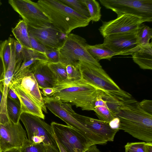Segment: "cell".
Wrapping results in <instances>:
<instances>
[{"label":"cell","mask_w":152,"mask_h":152,"mask_svg":"<svg viewBox=\"0 0 152 152\" xmlns=\"http://www.w3.org/2000/svg\"><path fill=\"white\" fill-rule=\"evenodd\" d=\"M16 64L14 40L11 45V55L10 62L2 82L3 96L0 106V123L5 124L11 121L8 115L7 102L8 90L15 71Z\"/></svg>","instance_id":"cell-16"},{"label":"cell","mask_w":152,"mask_h":152,"mask_svg":"<svg viewBox=\"0 0 152 152\" xmlns=\"http://www.w3.org/2000/svg\"><path fill=\"white\" fill-rule=\"evenodd\" d=\"M86 40L76 34H69L59 49V62L66 66L77 65L80 61L88 62L102 67L88 53L86 49Z\"/></svg>","instance_id":"cell-6"},{"label":"cell","mask_w":152,"mask_h":152,"mask_svg":"<svg viewBox=\"0 0 152 152\" xmlns=\"http://www.w3.org/2000/svg\"><path fill=\"white\" fill-rule=\"evenodd\" d=\"M14 83H17L22 89L41 106L43 111L45 113H47L41 91L32 72L28 73Z\"/></svg>","instance_id":"cell-17"},{"label":"cell","mask_w":152,"mask_h":152,"mask_svg":"<svg viewBox=\"0 0 152 152\" xmlns=\"http://www.w3.org/2000/svg\"><path fill=\"white\" fill-rule=\"evenodd\" d=\"M105 8L112 10L117 17L124 14L134 15L144 22L152 21V0H99Z\"/></svg>","instance_id":"cell-8"},{"label":"cell","mask_w":152,"mask_h":152,"mask_svg":"<svg viewBox=\"0 0 152 152\" xmlns=\"http://www.w3.org/2000/svg\"><path fill=\"white\" fill-rule=\"evenodd\" d=\"M5 73V68L2 58L0 54V83L2 82Z\"/></svg>","instance_id":"cell-39"},{"label":"cell","mask_w":152,"mask_h":152,"mask_svg":"<svg viewBox=\"0 0 152 152\" xmlns=\"http://www.w3.org/2000/svg\"><path fill=\"white\" fill-rule=\"evenodd\" d=\"M79 14L90 19L84 0H60Z\"/></svg>","instance_id":"cell-26"},{"label":"cell","mask_w":152,"mask_h":152,"mask_svg":"<svg viewBox=\"0 0 152 152\" xmlns=\"http://www.w3.org/2000/svg\"><path fill=\"white\" fill-rule=\"evenodd\" d=\"M136 37L139 45L140 47L150 43L152 37V29L148 26L142 23L136 31Z\"/></svg>","instance_id":"cell-23"},{"label":"cell","mask_w":152,"mask_h":152,"mask_svg":"<svg viewBox=\"0 0 152 152\" xmlns=\"http://www.w3.org/2000/svg\"><path fill=\"white\" fill-rule=\"evenodd\" d=\"M3 96V91L2 89V86L1 82L0 83V106L2 100Z\"/></svg>","instance_id":"cell-46"},{"label":"cell","mask_w":152,"mask_h":152,"mask_svg":"<svg viewBox=\"0 0 152 152\" xmlns=\"http://www.w3.org/2000/svg\"><path fill=\"white\" fill-rule=\"evenodd\" d=\"M55 137L67 152H84L93 145L72 127L55 122L50 124Z\"/></svg>","instance_id":"cell-9"},{"label":"cell","mask_w":152,"mask_h":152,"mask_svg":"<svg viewBox=\"0 0 152 152\" xmlns=\"http://www.w3.org/2000/svg\"><path fill=\"white\" fill-rule=\"evenodd\" d=\"M48 65L54 74L58 83L67 80V75L65 65L60 62L56 63H48Z\"/></svg>","instance_id":"cell-28"},{"label":"cell","mask_w":152,"mask_h":152,"mask_svg":"<svg viewBox=\"0 0 152 152\" xmlns=\"http://www.w3.org/2000/svg\"><path fill=\"white\" fill-rule=\"evenodd\" d=\"M20 149V152H47L44 144L33 143L28 139Z\"/></svg>","instance_id":"cell-31"},{"label":"cell","mask_w":152,"mask_h":152,"mask_svg":"<svg viewBox=\"0 0 152 152\" xmlns=\"http://www.w3.org/2000/svg\"><path fill=\"white\" fill-rule=\"evenodd\" d=\"M136 31L114 34L104 37L103 44L113 52L120 55H132L140 48Z\"/></svg>","instance_id":"cell-11"},{"label":"cell","mask_w":152,"mask_h":152,"mask_svg":"<svg viewBox=\"0 0 152 152\" xmlns=\"http://www.w3.org/2000/svg\"><path fill=\"white\" fill-rule=\"evenodd\" d=\"M54 137L58 146L60 152H67V151L63 148V147L61 145L60 143L59 142L58 140L55 137V136Z\"/></svg>","instance_id":"cell-41"},{"label":"cell","mask_w":152,"mask_h":152,"mask_svg":"<svg viewBox=\"0 0 152 152\" xmlns=\"http://www.w3.org/2000/svg\"><path fill=\"white\" fill-rule=\"evenodd\" d=\"M120 120L118 129L139 140L152 142V115L140 107L132 97L122 101L116 115Z\"/></svg>","instance_id":"cell-1"},{"label":"cell","mask_w":152,"mask_h":152,"mask_svg":"<svg viewBox=\"0 0 152 152\" xmlns=\"http://www.w3.org/2000/svg\"><path fill=\"white\" fill-rule=\"evenodd\" d=\"M40 89L53 88L58 83L47 61H39L34 67L32 72Z\"/></svg>","instance_id":"cell-19"},{"label":"cell","mask_w":152,"mask_h":152,"mask_svg":"<svg viewBox=\"0 0 152 152\" xmlns=\"http://www.w3.org/2000/svg\"><path fill=\"white\" fill-rule=\"evenodd\" d=\"M143 22L139 17L125 14L118 16L113 20L103 21L99 30L104 38L114 34L136 31Z\"/></svg>","instance_id":"cell-13"},{"label":"cell","mask_w":152,"mask_h":152,"mask_svg":"<svg viewBox=\"0 0 152 152\" xmlns=\"http://www.w3.org/2000/svg\"><path fill=\"white\" fill-rule=\"evenodd\" d=\"M148 142H128L124 146L125 152H146Z\"/></svg>","instance_id":"cell-32"},{"label":"cell","mask_w":152,"mask_h":152,"mask_svg":"<svg viewBox=\"0 0 152 152\" xmlns=\"http://www.w3.org/2000/svg\"><path fill=\"white\" fill-rule=\"evenodd\" d=\"M139 104L141 108L146 112L152 115V101L144 99L139 102Z\"/></svg>","instance_id":"cell-37"},{"label":"cell","mask_w":152,"mask_h":152,"mask_svg":"<svg viewBox=\"0 0 152 152\" xmlns=\"http://www.w3.org/2000/svg\"><path fill=\"white\" fill-rule=\"evenodd\" d=\"M41 93L45 97L50 96L53 92L54 88H46L40 89Z\"/></svg>","instance_id":"cell-40"},{"label":"cell","mask_w":152,"mask_h":152,"mask_svg":"<svg viewBox=\"0 0 152 152\" xmlns=\"http://www.w3.org/2000/svg\"><path fill=\"white\" fill-rule=\"evenodd\" d=\"M14 44L16 61V64L14 72L15 73L18 70L23 61V47L17 40L15 39Z\"/></svg>","instance_id":"cell-34"},{"label":"cell","mask_w":152,"mask_h":152,"mask_svg":"<svg viewBox=\"0 0 152 152\" xmlns=\"http://www.w3.org/2000/svg\"><path fill=\"white\" fill-rule=\"evenodd\" d=\"M45 106L52 113L65 122L68 126L78 131L93 145H103L107 142L80 123L72 115L70 104L50 97L43 98Z\"/></svg>","instance_id":"cell-5"},{"label":"cell","mask_w":152,"mask_h":152,"mask_svg":"<svg viewBox=\"0 0 152 152\" xmlns=\"http://www.w3.org/2000/svg\"><path fill=\"white\" fill-rule=\"evenodd\" d=\"M23 60L26 61L32 59L48 62V59L45 55L31 48H23Z\"/></svg>","instance_id":"cell-30"},{"label":"cell","mask_w":152,"mask_h":152,"mask_svg":"<svg viewBox=\"0 0 152 152\" xmlns=\"http://www.w3.org/2000/svg\"><path fill=\"white\" fill-rule=\"evenodd\" d=\"M66 70L68 81H75L82 79L81 75L77 64L76 65H68L66 66Z\"/></svg>","instance_id":"cell-33"},{"label":"cell","mask_w":152,"mask_h":152,"mask_svg":"<svg viewBox=\"0 0 152 152\" xmlns=\"http://www.w3.org/2000/svg\"><path fill=\"white\" fill-rule=\"evenodd\" d=\"M146 152H152V143L148 142Z\"/></svg>","instance_id":"cell-45"},{"label":"cell","mask_w":152,"mask_h":152,"mask_svg":"<svg viewBox=\"0 0 152 152\" xmlns=\"http://www.w3.org/2000/svg\"><path fill=\"white\" fill-rule=\"evenodd\" d=\"M2 3L1 2V1L0 0V6L2 4ZM1 26V24L0 23V26Z\"/></svg>","instance_id":"cell-47"},{"label":"cell","mask_w":152,"mask_h":152,"mask_svg":"<svg viewBox=\"0 0 152 152\" xmlns=\"http://www.w3.org/2000/svg\"><path fill=\"white\" fill-rule=\"evenodd\" d=\"M7 109L10 120L15 124H18L20 122V116L22 113L20 105L7 97Z\"/></svg>","instance_id":"cell-25"},{"label":"cell","mask_w":152,"mask_h":152,"mask_svg":"<svg viewBox=\"0 0 152 152\" xmlns=\"http://www.w3.org/2000/svg\"><path fill=\"white\" fill-rule=\"evenodd\" d=\"M26 131L20 123L11 121L0 123V147L2 151L13 148H20L28 140Z\"/></svg>","instance_id":"cell-12"},{"label":"cell","mask_w":152,"mask_h":152,"mask_svg":"<svg viewBox=\"0 0 152 152\" xmlns=\"http://www.w3.org/2000/svg\"><path fill=\"white\" fill-rule=\"evenodd\" d=\"M8 2L27 24L37 27H47L51 24L37 2L30 0H9Z\"/></svg>","instance_id":"cell-10"},{"label":"cell","mask_w":152,"mask_h":152,"mask_svg":"<svg viewBox=\"0 0 152 152\" xmlns=\"http://www.w3.org/2000/svg\"><path fill=\"white\" fill-rule=\"evenodd\" d=\"M134 61L142 69H152V42L140 46L132 55Z\"/></svg>","instance_id":"cell-20"},{"label":"cell","mask_w":152,"mask_h":152,"mask_svg":"<svg viewBox=\"0 0 152 152\" xmlns=\"http://www.w3.org/2000/svg\"><path fill=\"white\" fill-rule=\"evenodd\" d=\"M72 116L81 124L107 142L112 141L119 129L103 121L77 114L71 110Z\"/></svg>","instance_id":"cell-15"},{"label":"cell","mask_w":152,"mask_h":152,"mask_svg":"<svg viewBox=\"0 0 152 152\" xmlns=\"http://www.w3.org/2000/svg\"><path fill=\"white\" fill-rule=\"evenodd\" d=\"M95 145H94L91 146L84 152H96L97 150H96V148L95 147Z\"/></svg>","instance_id":"cell-44"},{"label":"cell","mask_w":152,"mask_h":152,"mask_svg":"<svg viewBox=\"0 0 152 152\" xmlns=\"http://www.w3.org/2000/svg\"><path fill=\"white\" fill-rule=\"evenodd\" d=\"M29 37L31 49L45 54L46 48L31 36Z\"/></svg>","instance_id":"cell-36"},{"label":"cell","mask_w":152,"mask_h":152,"mask_svg":"<svg viewBox=\"0 0 152 152\" xmlns=\"http://www.w3.org/2000/svg\"><path fill=\"white\" fill-rule=\"evenodd\" d=\"M49 96L61 102L70 103L83 110H91V104L98 89L82 79L58 83Z\"/></svg>","instance_id":"cell-3"},{"label":"cell","mask_w":152,"mask_h":152,"mask_svg":"<svg viewBox=\"0 0 152 152\" xmlns=\"http://www.w3.org/2000/svg\"><path fill=\"white\" fill-rule=\"evenodd\" d=\"M7 97L18 104L20 105V101L18 97L12 88L10 86L8 90Z\"/></svg>","instance_id":"cell-38"},{"label":"cell","mask_w":152,"mask_h":152,"mask_svg":"<svg viewBox=\"0 0 152 152\" xmlns=\"http://www.w3.org/2000/svg\"><path fill=\"white\" fill-rule=\"evenodd\" d=\"M1 152H20V148H13L5 150Z\"/></svg>","instance_id":"cell-43"},{"label":"cell","mask_w":152,"mask_h":152,"mask_svg":"<svg viewBox=\"0 0 152 152\" xmlns=\"http://www.w3.org/2000/svg\"><path fill=\"white\" fill-rule=\"evenodd\" d=\"M2 152V151H1V148H0V152Z\"/></svg>","instance_id":"cell-48"},{"label":"cell","mask_w":152,"mask_h":152,"mask_svg":"<svg viewBox=\"0 0 152 152\" xmlns=\"http://www.w3.org/2000/svg\"><path fill=\"white\" fill-rule=\"evenodd\" d=\"M45 55L50 63H56L59 62L60 55L58 49L46 48Z\"/></svg>","instance_id":"cell-35"},{"label":"cell","mask_w":152,"mask_h":152,"mask_svg":"<svg viewBox=\"0 0 152 152\" xmlns=\"http://www.w3.org/2000/svg\"><path fill=\"white\" fill-rule=\"evenodd\" d=\"M47 152H60L48 145H45Z\"/></svg>","instance_id":"cell-42"},{"label":"cell","mask_w":152,"mask_h":152,"mask_svg":"<svg viewBox=\"0 0 152 152\" xmlns=\"http://www.w3.org/2000/svg\"><path fill=\"white\" fill-rule=\"evenodd\" d=\"M20 120L25 127L30 142L42 143L59 151L50 125L41 118L26 113H21Z\"/></svg>","instance_id":"cell-7"},{"label":"cell","mask_w":152,"mask_h":152,"mask_svg":"<svg viewBox=\"0 0 152 152\" xmlns=\"http://www.w3.org/2000/svg\"><path fill=\"white\" fill-rule=\"evenodd\" d=\"M86 48L92 57L98 62L100 60L104 59L110 61L113 56L118 55L110 50L103 43L94 45L87 44Z\"/></svg>","instance_id":"cell-21"},{"label":"cell","mask_w":152,"mask_h":152,"mask_svg":"<svg viewBox=\"0 0 152 152\" xmlns=\"http://www.w3.org/2000/svg\"><path fill=\"white\" fill-rule=\"evenodd\" d=\"M12 32L17 40L23 47L31 48L28 25L23 20H20L15 26L12 28Z\"/></svg>","instance_id":"cell-22"},{"label":"cell","mask_w":152,"mask_h":152,"mask_svg":"<svg viewBox=\"0 0 152 152\" xmlns=\"http://www.w3.org/2000/svg\"><path fill=\"white\" fill-rule=\"evenodd\" d=\"M77 65L82 79L86 83L118 97L127 99L132 97L131 94L121 89L102 67L82 61L78 62Z\"/></svg>","instance_id":"cell-4"},{"label":"cell","mask_w":152,"mask_h":152,"mask_svg":"<svg viewBox=\"0 0 152 152\" xmlns=\"http://www.w3.org/2000/svg\"><path fill=\"white\" fill-rule=\"evenodd\" d=\"M12 88L18 97L22 113H26L37 116L44 120L45 115L41 106L30 97L16 83H10Z\"/></svg>","instance_id":"cell-18"},{"label":"cell","mask_w":152,"mask_h":152,"mask_svg":"<svg viewBox=\"0 0 152 152\" xmlns=\"http://www.w3.org/2000/svg\"><path fill=\"white\" fill-rule=\"evenodd\" d=\"M27 25L29 35L46 48L58 49L63 44L67 36L52 24L42 27Z\"/></svg>","instance_id":"cell-14"},{"label":"cell","mask_w":152,"mask_h":152,"mask_svg":"<svg viewBox=\"0 0 152 152\" xmlns=\"http://www.w3.org/2000/svg\"><path fill=\"white\" fill-rule=\"evenodd\" d=\"M37 3L51 24L66 35L75 29L87 26L91 21L60 0H39Z\"/></svg>","instance_id":"cell-2"},{"label":"cell","mask_w":152,"mask_h":152,"mask_svg":"<svg viewBox=\"0 0 152 152\" xmlns=\"http://www.w3.org/2000/svg\"><path fill=\"white\" fill-rule=\"evenodd\" d=\"M99 120L109 123L115 117V114L107 107L104 106L95 107L94 110Z\"/></svg>","instance_id":"cell-29"},{"label":"cell","mask_w":152,"mask_h":152,"mask_svg":"<svg viewBox=\"0 0 152 152\" xmlns=\"http://www.w3.org/2000/svg\"><path fill=\"white\" fill-rule=\"evenodd\" d=\"M89 12L91 21H98L101 19V7L99 3L95 0H84Z\"/></svg>","instance_id":"cell-27"},{"label":"cell","mask_w":152,"mask_h":152,"mask_svg":"<svg viewBox=\"0 0 152 152\" xmlns=\"http://www.w3.org/2000/svg\"><path fill=\"white\" fill-rule=\"evenodd\" d=\"M14 39L13 38L9 37L7 39L0 41V54L4 63L5 73L10 62L11 55V45Z\"/></svg>","instance_id":"cell-24"}]
</instances>
